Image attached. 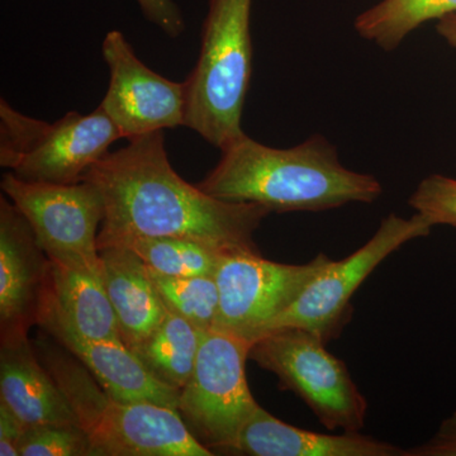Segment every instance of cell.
I'll return each instance as SVG.
<instances>
[{
  "label": "cell",
  "instance_id": "obj_15",
  "mask_svg": "<svg viewBox=\"0 0 456 456\" xmlns=\"http://www.w3.org/2000/svg\"><path fill=\"white\" fill-rule=\"evenodd\" d=\"M0 340V399L27 426L77 424L65 393L41 362L28 335Z\"/></svg>",
  "mask_w": 456,
  "mask_h": 456
},
{
  "label": "cell",
  "instance_id": "obj_16",
  "mask_svg": "<svg viewBox=\"0 0 456 456\" xmlns=\"http://www.w3.org/2000/svg\"><path fill=\"white\" fill-rule=\"evenodd\" d=\"M406 450L360 431L321 434L285 424L257 407L242 428L233 454L250 456H404Z\"/></svg>",
  "mask_w": 456,
  "mask_h": 456
},
{
  "label": "cell",
  "instance_id": "obj_8",
  "mask_svg": "<svg viewBox=\"0 0 456 456\" xmlns=\"http://www.w3.org/2000/svg\"><path fill=\"white\" fill-rule=\"evenodd\" d=\"M432 227L434 224L419 213L410 218L392 213L355 253L338 261L330 260L297 301L275 320L269 332L298 327L318 336L325 344L336 340L350 321V301L360 285L389 255L412 240L430 235Z\"/></svg>",
  "mask_w": 456,
  "mask_h": 456
},
{
  "label": "cell",
  "instance_id": "obj_4",
  "mask_svg": "<svg viewBox=\"0 0 456 456\" xmlns=\"http://www.w3.org/2000/svg\"><path fill=\"white\" fill-rule=\"evenodd\" d=\"M253 0H208L200 50L185 86V127L224 149L242 136L253 77Z\"/></svg>",
  "mask_w": 456,
  "mask_h": 456
},
{
  "label": "cell",
  "instance_id": "obj_14",
  "mask_svg": "<svg viewBox=\"0 0 456 456\" xmlns=\"http://www.w3.org/2000/svg\"><path fill=\"white\" fill-rule=\"evenodd\" d=\"M37 326L79 360L112 397L123 402H147L178 408V389L147 370L139 356L122 341L89 340L49 314H40Z\"/></svg>",
  "mask_w": 456,
  "mask_h": 456
},
{
  "label": "cell",
  "instance_id": "obj_25",
  "mask_svg": "<svg viewBox=\"0 0 456 456\" xmlns=\"http://www.w3.org/2000/svg\"><path fill=\"white\" fill-rule=\"evenodd\" d=\"M404 456H456V412L441 422L430 440L406 450Z\"/></svg>",
  "mask_w": 456,
  "mask_h": 456
},
{
  "label": "cell",
  "instance_id": "obj_13",
  "mask_svg": "<svg viewBox=\"0 0 456 456\" xmlns=\"http://www.w3.org/2000/svg\"><path fill=\"white\" fill-rule=\"evenodd\" d=\"M49 259V278L38 316L49 314L89 340L122 341L104 284L101 257Z\"/></svg>",
  "mask_w": 456,
  "mask_h": 456
},
{
  "label": "cell",
  "instance_id": "obj_2",
  "mask_svg": "<svg viewBox=\"0 0 456 456\" xmlns=\"http://www.w3.org/2000/svg\"><path fill=\"white\" fill-rule=\"evenodd\" d=\"M220 151V161L198 187L227 202L259 204L277 213L321 212L373 203L383 193L375 176L345 167L321 134L274 149L244 134Z\"/></svg>",
  "mask_w": 456,
  "mask_h": 456
},
{
  "label": "cell",
  "instance_id": "obj_10",
  "mask_svg": "<svg viewBox=\"0 0 456 456\" xmlns=\"http://www.w3.org/2000/svg\"><path fill=\"white\" fill-rule=\"evenodd\" d=\"M0 187L29 222L47 256L99 260L98 235L104 206L90 183L27 182L8 171Z\"/></svg>",
  "mask_w": 456,
  "mask_h": 456
},
{
  "label": "cell",
  "instance_id": "obj_6",
  "mask_svg": "<svg viewBox=\"0 0 456 456\" xmlns=\"http://www.w3.org/2000/svg\"><path fill=\"white\" fill-rule=\"evenodd\" d=\"M248 358L274 374L281 391L298 395L327 430L364 428L367 398L318 336L298 327L274 330L254 342Z\"/></svg>",
  "mask_w": 456,
  "mask_h": 456
},
{
  "label": "cell",
  "instance_id": "obj_12",
  "mask_svg": "<svg viewBox=\"0 0 456 456\" xmlns=\"http://www.w3.org/2000/svg\"><path fill=\"white\" fill-rule=\"evenodd\" d=\"M50 259L31 224L9 198H0V338L28 335L49 278Z\"/></svg>",
  "mask_w": 456,
  "mask_h": 456
},
{
  "label": "cell",
  "instance_id": "obj_5",
  "mask_svg": "<svg viewBox=\"0 0 456 456\" xmlns=\"http://www.w3.org/2000/svg\"><path fill=\"white\" fill-rule=\"evenodd\" d=\"M122 139L98 107L69 112L55 123L32 118L0 101V165L27 182L75 184Z\"/></svg>",
  "mask_w": 456,
  "mask_h": 456
},
{
  "label": "cell",
  "instance_id": "obj_20",
  "mask_svg": "<svg viewBox=\"0 0 456 456\" xmlns=\"http://www.w3.org/2000/svg\"><path fill=\"white\" fill-rule=\"evenodd\" d=\"M116 246L130 248L150 269L170 277H215L222 257L231 251L183 237H134Z\"/></svg>",
  "mask_w": 456,
  "mask_h": 456
},
{
  "label": "cell",
  "instance_id": "obj_27",
  "mask_svg": "<svg viewBox=\"0 0 456 456\" xmlns=\"http://www.w3.org/2000/svg\"><path fill=\"white\" fill-rule=\"evenodd\" d=\"M437 20V33L456 50V13L448 14Z\"/></svg>",
  "mask_w": 456,
  "mask_h": 456
},
{
  "label": "cell",
  "instance_id": "obj_3",
  "mask_svg": "<svg viewBox=\"0 0 456 456\" xmlns=\"http://www.w3.org/2000/svg\"><path fill=\"white\" fill-rule=\"evenodd\" d=\"M35 347L89 437L93 456L215 455L189 431L178 411L119 401L61 345L38 338Z\"/></svg>",
  "mask_w": 456,
  "mask_h": 456
},
{
  "label": "cell",
  "instance_id": "obj_24",
  "mask_svg": "<svg viewBox=\"0 0 456 456\" xmlns=\"http://www.w3.org/2000/svg\"><path fill=\"white\" fill-rule=\"evenodd\" d=\"M143 16L170 38H178L185 31L182 11L174 0H136Z\"/></svg>",
  "mask_w": 456,
  "mask_h": 456
},
{
  "label": "cell",
  "instance_id": "obj_11",
  "mask_svg": "<svg viewBox=\"0 0 456 456\" xmlns=\"http://www.w3.org/2000/svg\"><path fill=\"white\" fill-rule=\"evenodd\" d=\"M110 86L102 110L127 141L185 123V86L143 64L121 31H110L102 44Z\"/></svg>",
  "mask_w": 456,
  "mask_h": 456
},
{
  "label": "cell",
  "instance_id": "obj_9",
  "mask_svg": "<svg viewBox=\"0 0 456 456\" xmlns=\"http://www.w3.org/2000/svg\"><path fill=\"white\" fill-rule=\"evenodd\" d=\"M330 260L318 254L310 263L290 265L265 259L260 251H227L215 275L220 307L213 330L254 344Z\"/></svg>",
  "mask_w": 456,
  "mask_h": 456
},
{
  "label": "cell",
  "instance_id": "obj_21",
  "mask_svg": "<svg viewBox=\"0 0 456 456\" xmlns=\"http://www.w3.org/2000/svg\"><path fill=\"white\" fill-rule=\"evenodd\" d=\"M149 273L167 311L184 318L202 331L215 329L220 307V293L215 277H170L150 268Z\"/></svg>",
  "mask_w": 456,
  "mask_h": 456
},
{
  "label": "cell",
  "instance_id": "obj_22",
  "mask_svg": "<svg viewBox=\"0 0 456 456\" xmlns=\"http://www.w3.org/2000/svg\"><path fill=\"white\" fill-rule=\"evenodd\" d=\"M20 456H93L86 432L77 424L27 426Z\"/></svg>",
  "mask_w": 456,
  "mask_h": 456
},
{
  "label": "cell",
  "instance_id": "obj_1",
  "mask_svg": "<svg viewBox=\"0 0 456 456\" xmlns=\"http://www.w3.org/2000/svg\"><path fill=\"white\" fill-rule=\"evenodd\" d=\"M83 180L103 200L98 250L134 237H183L227 250L259 251L254 233L272 213L259 204L217 200L185 182L171 167L164 131L108 152Z\"/></svg>",
  "mask_w": 456,
  "mask_h": 456
},
{
  "label": "cell",
  "instance_id": "obj_26",
  "mask_svg": "<svg viewBox=\"0 0 456 456\" xmlns=\"http://www.w3.org/2000/svg\"><path fill=\"white\" fill-rule=\"evenodd\" d=\"M27 425L0 399V455L20 456V445Z\"/></svg>",
  "mask_w": 456,
  "mask_h": 456
},
{
  "label": "cell",
  "instance_id": "obj_18",
  "mask_svg": "<svg viewBox=\"0 0 456 456\" xmlns=\"http://www.w3.org/2000/svg\"><path fill=\"white\" fill-rule=\"evenodd\" d=\"M203 332L167 311L163 322L134 353L160 382L182 391L196 364Z\"/></svg>",
  "mask_w": 456,
  "mask_h": 456
},
{
  "label": "cell",
  "instance_id": "obj_17",
  "mask_svg": "<svg viewBox=\"0 0 456 456\" xmlns=\"http://www.w3.org/2000/svg\"><path fill=\"white\" fill-rule=\"evenodd\" d=\"M99 257L122 341L134 351L163 322L167 307L146 264L130 248H101Z\"/></svg>",
  "mask_w": 456,
  "mask_h": 456
},
{
  "label": "cell",
  "instance_id": "obj_23",
  "mask_svg": "<svg viewBox=\"0 0 456 456\" xmlns=\"http://www.w3.org/2000/svg\"><path fill=\"white\" fill-rule=\"evenodd\" d=\"M408 203L434 226L446 224L456 228V179L439 174L428 176L419 183Z\"/></svg>",
  "mask_w": 456,
  "mask_h": 456
},
{
  "label": "cell",
  "instance_id": "obj_7",
  "mask_svg": "<svg viewBox=\"0 0 456 456\" xmlns=\"http://www.w3.org/2000/svg\"><path fill=\"white\" fill-rule=\"evenodd\" d=\"M251 346L236 336L204 331L193 371L180 391L176 411L211 452L233 454L242 428L260 406L246 379Z\"/></svg>",
  "mask_w": 456,
  "mask_h": 456
},
{
  "label": "cell",
  "instance_id": "obj_19",
  "mask_svg": "<svg viewBox=\"0 0 456 456\" xmlns=\"http://www.w3.org/2000/svg\"><path fill=\"white\" fill-rule=\"evenodd\" d=\"M452 13L456 0H382L359 14L354 26L360 37L393 51L419 26Z\"/></svg>",
  "mask_w": 456,
  "mask_h": 456
}]
</instances>
